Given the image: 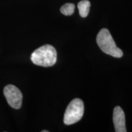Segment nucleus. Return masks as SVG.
I'll list each match as a JSON object with an SVG mask.
<instances>
[{
    "label": "nucleus",
    "mask_w": 132,
    "mask_h": 132,
    "mask_svg": "<svg viewBox=\"0 0 132 132\" xmlns=\"http://www.w3.org/2000/svg\"><path fill=\"white\" fill-rule=\"evenodd\" d=\"M31 60L37 65L45 67H51L56 62V50L52 45H44L32 53Z\"/></svg>",
    "instance_id": "1"
},
{
    "label": "nucleus",
    "mask_w": 132,
    "mask_h": 132,
    "mask_svg": "<svg viewBox=\"0 0 132 132\" xmlns=\"http://www.w3.org/2000/svg\"><path fill=\"white\" fill-rule=\"evenodd\" d=\"M97 45L102 52L114 57H121L123 52L116 46L108 29L103 28L99 31L97 36Z\"/></svg>",
    "instance_id": "2"
},
{
    "label": "nucleus",
    "mask_w": 132,
    "mask_h": 132,
    "mask_svg": "<svg viewBox=\"0 0 132 132\" xmlns=\"http://www.w3.org/2000/svg\"><path fill=\"white\" fill-rule=\"evenodd\" d=\"M84 110L85 106L82 100L80 98L73 99L66 108L64 116V123L69 125L78 122L83 116Z\"/></svg>",
    "instance_id": "3"
},
{
    "label": "nucleus",
    "mask_w": 132,
    "mask_h": 132,
    "mask_svg": "<svg viewBox=\"0 0 132 132\" xmlns=\"http://www.w3.org/2000/svg\"><path fill=\"white\" fill-rule=\"evenodd\" d=\"M4 95L10 106L19 110L22 105L23 95L20 90L16 86L8 85L4 88Z\"/></svg>",
    "instance_id": "4"
},
{
    "label": "nucleus",
    "mask_w": 132,
    "mask_h": 132,
    "mask_svg": "<svg viewBox=\"0 0 132 132\" xmlns=\"http://www.w3.org/2000/svg\"><path fill=\"white\" fill-rule=\"evenodd\" d=\"M113 123L116 132H126L125 114L120 106H116L113 110Z\"/></svg>",
    "instance_id": "5"
},
{
    "label": "nucleus",
    "mask_w": 132,
    "mask_h": 132,
    "mask_svg": "<svg viewBox=\"0 0 132 132\" xmlns=\"http://www.w3.org/2000/svg\"><path fill=\"white\" fill-rule=\"evenodd\" d=\"M90 3L87 0H82L78 3V9L79 14L81 17L85 18L88 15L90 10Z\"/></svg>",
    "instance_id": "6"
},
{
    "label": "nucleus",
    "mask_w": 132,
    "mask_h": 132,
    "mask_svg": "<svg viewBox=\"0 0 132 132\" xmlns=\"http://www.w3.org/2000/svg\"><path fill=\"white\" fill-rule=\"evenodd\" d=\"M61 12L65 15H71L75 11V5L72 3H66L61 7Z\"/></svg>",
    "instance_id": "7"
},
{
    "label": "nucleus",
    "mask_w": 132,
    "mask_h": 132,
    "mask_svg": "<svg viewBox=\"0 0 132 132\" xmlns=\"http://www.w3.org/2000/svg\"><path fill=\"white\" fill-rule=\"evenodd\" d=\"M42 132H48V131H47V130H42Z\"/></svg>",
    "instance_id": "8"
}]
</instances>
